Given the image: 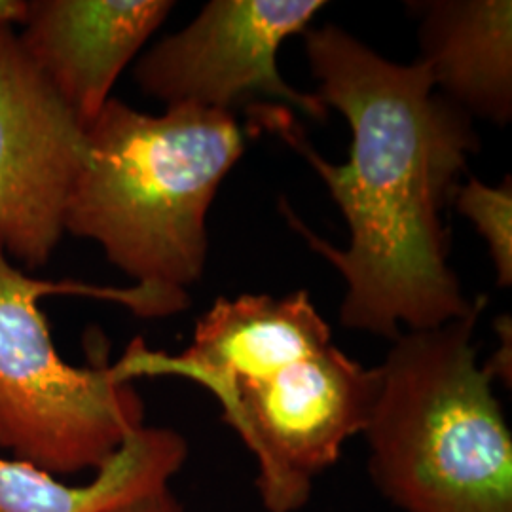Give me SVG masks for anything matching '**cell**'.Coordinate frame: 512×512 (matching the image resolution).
<instances>
[{
    "label": "cell",
    "instance_id": "6da1fadb",
    "mask_svg": "<svg viewBox=\"0 0 512 512\" xmlns=\"http://www.w3.org/2000/svg\"><path fill=\"white\" fill-rule=\"evenodd\" d=\"M315 95L344 114L351 129L346 164L311 147L304 126L283 105L247 109L251 126L277 135L327 184L348 222L349 245L317 238L281 202V211L315 253L346 279L342 325L397 340L475 311L448 264L442 211L459 173L480 147L473 118L435 92L420 61L393 63L336 25L306 33Z\"/></svg>",
    "mask_w": 512,
    "mask_h": 512
},
{
    "label": "cell",
    "instance_id": "7a4b0ae2",
    "mask_svg": "<svg viewBox=\"0 0 512 512\" xmlns=\"http://www.w3.org/2000/svg\"><path fill=\"white\" fill-rule=\"evenodd\" d=\"M112 368L131 384L175 376L205 387L255 456L268 512L310 501L315 478L365 431L378 393V370L334 346L306 291L220 296L184 351H154L137 338Z\"/></svg>",
    "mask_w": 512,
    "mask_h": 512
},
{
    "label": "cell",
    "instance_id": "3957f363",
    "mask_svg": "<svg viewBox=\"0 0 512 512\" xmlns=\"http://www.w3.org/2000/svg\"><path fill=\"white\" fill-rule=\"evenodd\" d=\"M245 150L230 112L147 114L112 99L86 129L65 234L95 241L135 285L188 294L207 260V213Z\"/></svg>",
    "mask_w": 512,
    "mask_h": 512
},
{
    "label": "cell",
    "instance_id": "277c9868",
    "mask_svg": "<svg viewBox=\"0 0 512 512\" xmlns=\"http://www.w3.org/2000/svg\"><path fill=\"white\" fill-rule=\"evenodd\" d=\"M469 315L408 330L378 366L368 469L403 512H512V435Z\"/></svg>",
    "mask_w": 512,
    "mask_h": 512
},
{
    "label": "cell",
    "instance_id": "5b68a950",
    "mask_svg": "<svg viewBox=\"0 0 512 512\" xmlns=\"http://www.w3.org/2000/svg\"><path fill=\"white\" fill-rule=\"evenodd\" d=\"M74 294L167 317L188 294L143 285L42 281L12 264L0 243V450L54 476L97 473L145 425V404L112 365H69L55 349L40 300Z\"/></svg>",
    "mask_w": 512,
    "mask_h": 512
},
{
    "label": "cell",
    "instance_id": "8992f818",
    "mask_svg": "<svg viewBox=\"0 0 512 512\" xmlns=\"http://www.w3.org/2000/svg\"><path fill=\"white\" fill-rule=\"evenodd\" d=\"M321 0H213L183 31L152 46L135 65V82L167 107L198 105L234 114L255 105H283L313 120L329 109L281 76V44L304 33Z\"/></svg>",
    "mask_w": 512,
    "mask_h": 512
},
{
    "label": "cell",
    "instance_id": "52a82bcc",
    "mask_svg": "<svg viewBox=\"0 0 512 512\" xmlns=\"http://www.w3.org/2000/svg\"><path fill=\"white\" fill-rule=\"evenodd\" d=\"M86 160V129L0 27V243L27 270L50 262Z\"/></svg>",
    "mask_w": 512,
    "mask_h": 512
},
{
    "label": "cell",
    "instance_id": "ba28073f",
    "mask_svg": "<svg viewBox=\"0 0 512 512\" xmlns=\"http://www.w3.org/2000/svg\"><path fill=\"white\" fill-rule=\"evenodd\" d=\"M167 0H35L19 42L88 129L118 76L173 10Z\"/></svg>",
    "mask_w": 512,
    "mask_h": 512
},
{
    "label": "cell",
    "instance_id": "9c48e42d",
    "mask_svg": "<svg viewBox=\"0 0 512 512\" xmlns=\"http://www.w3.org/2000/svg\"><path fill=\"white\" fill-rule=\"evenodd\" d=\"M421 65L435 90L497 126L512 118V4L509 0L418 2Z\"/></svg>",
    "mask_w": 512,
    "mask_h": 512
},
{
    "label": "cell",
    "instance_id": "30bf717a",
    "mask_svg": "<svg viewBox=\"0 0 512 512\" xmlns=\"http://www.w3.org/2000/svg\"><path fill=\"white\" fill-rule=\"evenodd\" d=\"M188 444L167 427L143 425L86 484H69L0 450V512H107L131 497L169 486Z\"/></svg>",
    "mask_w": 512,
    "mask_h": 512
},
{
    "label": "cell",
    "instance_id": "8fae6325",
    "mask_svg": "<svg viewBox=\"0 0 512 512\" xmlns=\"http://www.w3.org/2000/svg\"><path fill=\"white\" fill-rule=\"evenodd\" d=\"M454 203L463 217L475 224L488 245L499 287L512 283V181L507 175L499 186H488L469 177L454 192Z\"/></svg>",
    "mask_w": 512,
    "mask_h": 512
},
{
    "label": "cell",
    "instance_id": "7c38bea8",
    "mask_svg": "<svg viewBox=\"0 0 512 512\" xmlns=\"http://www.w3.org/2000/svg\"><path fill=\"white\" fill-rule=\"evenodd\" d=\"M107 512H184L179 501L173 497L169 486L150 490L147 494L131 497L124 503L114 505Z\"/></svg>",
    "mask_w": 512,
    "mask_h": 512
},
{
    "label": "cell",
    "instance_id": "4fadbf2b",
    "mask_svg": "<svg viewBox=\"0 0 512 512\" xmlns=\"http://www.w3.org/2000/svg\"><path fill=\"white\" fill-rule=\"evenodd\" d=\"M29 2L25 0H0V27H14L23 23Z\"/></svg>",
    "mask_w": 512,
    "mask_h": 512
}]
</instances>
